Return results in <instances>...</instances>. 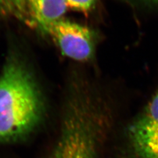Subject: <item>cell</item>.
<instances>
[{
	"instance_id": "cell-7",
	"label": "cell",
	"mask_w": 158,
	"mask_h": 158,
	"mask_svg": "<svg viewBox=\"0 0 158 158\" xmlns=\"http://www.w3.org/2000/svg\"><path fill=\"white\" fill-rule=\"evenodd\" d=\"M67 7L77 11L87 12L91 10L97 0H65Z\"/></svg>"
},
{
	"instance_id": "cell-4",
	"label": "cell",
	"mask_w": 158,
	"mask_h": 158,
	"mask_svg": "<svg viewBox=\"0 0 158 158\" xmlns=\"http://www.w3.org/2000/svg\"><path fill=\"white\" fill-rule=\"evenodd\" d=\"M129 137L136 156L158 140V92L131 126Z\"/></svg>"
},
{
	"instance_id": "cell-3",
	"label": "cell",
	"mask_w": 158,
	"mask_h": 158,
	"mask_svg": "<svg viewBox=\"0 0 158 158\" xmlns=\"http://www.w3.org/2000/svg\"><path fill=\"white\" fill-rule=\"evenodd\" d=\"M47 33L53 37L64 56L86 61L93 55L94 36L90 28L62 18L53 23Z\"/></svg>"
},
{
	"instance_id": "cell-1",
	"label": "cell",
	"mask_w": 158,
	"mask_h": 158,
	"mask_svg": "<svg viewBox=\"0 0 158 158\" xmlns=\"http://www.w3.org/2000/svg\"><path fill=\"white\" fill-rule=\"evenodd\" d=\"M40 96L32 76L17 60H10L0 75V140L31 131L40 118Z\"/></svg>"
},
{
	"instance_id": "cell-2",
	"label": "cell",
	"mask_w": 158,
	"mask_h": 158,
	"mask_svg": "<svg viewBox=\"0 0 158 158\" xmlns=\"http://www.w3.org/2000/svg\"><path fill=\"white\" fill-rule=\"evenodd\" d=\"M85 90L69 98L60 136L49 158H98L104 125L100 107Z\"/></svg>"
},
{
	"instance_id": "cell-6",
	"label": "cell",
	"mask_w": 158,
	"mask_h": 158,
	"mask_svg": "<svg viewBox=\"0 0 158 158\" xmlns=\"http://www.w3.org/2000/svg\"><path fill=\"white\" fill-rule=\"evenodd\" d=\"M0 15L13 17L28 25L25 0H0Z\"/></svg>"
},
{
	"instance_id": "cell-5",
	"label": "cell",
	"mask_w": 158,
	"mask_h": 158,
	"mask_svg": "<svg viewBox=\"0 0 158 158\" xmlns=\"http://www.w3.org/2000/svg\"><path fill=\"white\" fill-rule=\"evenodd\" d=\"M25 4L28 25L45 32L62 19L67 8L65 0H25Z\"/></svg>"
},
{
	"instance_id": "cell-8",
	"label": "cell",
	"mask_w": 158,
	"mask_h": 158,
	"mask_svg": "<svg viewBox=\"0 0 158 158\" xmlns=\"http://www.w3.org/2000/svg\"><path fill=\"white\" fill-rule=\"evenodd\" d=\"M138 158H158V140L136 155Z\"/></svg>"
},
{
	"instance_id": "cell-9",
	"label": "cell",
	"mask_w": 158,
	"mask_h": 158,
	"mask_svg": "<svg viewBox=\"0 0 158 158\" xmlns=\"http://www.w3.org/2000/svg\"><path fill=\"white\" fill-rule=\"evenodd\" d=\"M144 1L152 3H158V0H144Z\"/></svg>"
}]
</instances>
